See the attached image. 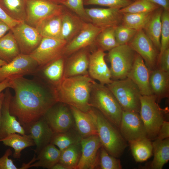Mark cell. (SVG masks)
I'll list each match as a JSON object with an SVG mask.
<instances>
[{
	"label": "cell",
	"instance_id": "1",
	"mask_svg": "<svg viewBox=\"0 0 169 169\" xmlns=\"http://www.w3.org/2000/svg\"><path fill=\"white\" fill-rule=\"evenodd\" d=\"M8 78L10 88L15 92L10 101V113L25 128L28 129L31 125L44 117L58 102L54 87L46 85L38 76L32 79L19 75Z\"/></svg>",
	"mask_w": 169,
	"mask_h": 169
},
{
	"label": "cell",
	"instance_id": "2",
	"mask_svg": "<svg viewBox=\"0 0 169 169\" xmlns=\"http://www.w3.org/2000/svg\"><path fill=\"white\" fill-rule=\"evenodd\" d=\"M94 81L88 74L63 77L53 87L57 102L88 112L91 107L90 99Z\"/></svg>",
	"mask_w": 169,
	"mask_h": 169
},
{
	"label": "cell",
	"instance_id": "3",
	"mask_svg": "<svg viewBox=\"0 0 169 169\" xmlns=\"http://www.w3.org/2000/svg\"><path fill=\"white\" fill-rule=\"evenodd\" d=\"M88 112L95 124L102 146L110 155L120 157L127 144L119 130L96 109L91 107Z\"/></svg>",
	"mask_w": 169,
	"mask_h": 169
},
{
	"label": "cell",
	"instance_id": "4",
	"mask_svg": "<svg viewBox=\"0 0 169 169\" xmlns=\"http://www.w3.org/2000/svg\"><path fill=\"white\" fill-rule=\"evenodd\" d=\"M90 104L91 107L99 111L119 130L123 110L107 86L94 81L91 92Z\"/></svg>",
	"mask_w": 169,
	"mask_h": 169
},
{
	"label": "cell",
	"instance_id": "5",
	"mask_svg": "<svg viewBox=\"0 0 169 169\" xmlns=\"http://www.w3.org/2000/svg\"><path fill=\"white\" fill-rule=\"evenodd\" d=\"M139 114L143 122L147 137L154 140L158 136L160 129L164 120L166 110L161 109L154 95H141Z\"/></svg>",
	"mask_w": 169,
	"mask_h": 169
},
{
	"label": "cell",
	"instance_id": "6",
	"mask_svg": "<svg viewBox=\"0 0 169 169\" xmlns=\"http://www.w3.org/2000/svg\"><path fill=\"white\" fill-rule=\"evenodd\" d=\"M107 87L113 94L123 111L139 113L141 95L137 85L129 78L113 80Z\"/></svg>",
	"mask_w": 169,
	"mask_h": 169
},
{
	"label": "cell",
	"instance_id": "7",
	"mask_svg": "<svg viewBox=\"0 0 169 169\" xmlns=\"http://www.w3.org/2000/svg\"><path fill=\"white\" fill-rule=\"evenodd\" d=\"M136 53L128 44L119 45L109 51L108 59L112 80L127 78L132 69Z\"/></svg>",
	"mask_w": 169,
	"mask_h": 169
},
{
	"label": "cell",
	"instance_id": "8",
	"mask_svg": "<svg viewBox=\"0 0 169 169\" xmlns=\"http://www.w3.org/2000/svg\"><path fill=\"white\" fill-rule=\"evenodd\" d=\"M64 6L47 0H27L25 21L34 27L44 20L61 14Z\"/></svg>",
	"mask_w": 169,
	"mask_h": 169
},
{
	"label": "cell",
	"instance_id": "9",
	"mask_svg": "<svg viewBox=\"0 0 169 169\" xmlns=\"http://www.w3.org/2000/svg\"><path fill=\"white\" fill-rule=\"evenodd\" d=\"M67 44L61 39L43 37L38 46L29 55L37 63L39 69L63 56Z\"/></svg>",
	"mask_w": 169,
	"mask_h": 169
},
{
	"label": "cell",
	"instance_id": "10",
	"mask_svg": "<svg viewBox=\"0 0 169 169\" xmlns=\"http://www.w3.org/2000/svg\"><path fill=\"white\" fill-rule=\"evenodd\" d=\"M128 44L142 58L150 71L158 68L159 52L143 29L137 31Z\"/></svg>",
	"mask_w": 169,
	"mask_h": 169
},
{
	"label": "cell",
	"instance_id": "11",
	"mask_svg": "<svg viewBox=\"0 0 169 169\" xmlns=\"http://www.w3.org/2000/svg\"><path fill=\"white\" fill-rule=\"evenodd\" d=\"M50 108L44 118L54 133L66 131L75 127L74 117L66 104L59 102Z\"/></svg>",
	"mask_w": 169,
	"mask_h": 169
},
{
	"label": "cell",
	"instance_id": "12",
	"mask_svg": "<svg viewBox=\"0 0 169 169\" xmlns=\"http://www.w3.org/2000/svg\"><path fill=\"white\" fill-rule=\"evenodd\" d=\"M39 65L29 54H20L0 67V82L12 76L35 74Z\"/></svg>",
	"mask_w": 169,
	"mask_h": 169
},
{
	"label": "cell",
	"instance_id": "13",
	"mask_svg": "<svg viewBox=\"0 0 169 169\" xmlns=\"http://www.w3.org/2000/svg\"><path fill=\"white\" fill-rule=\"evenodd\" d=\"M11 31L22 54L29 55L38 47L43 38L35 27L25 21H22Z\"/></svg>",
	"mask_w": 169,
	"mask_h": 169
},
{
	"label": "cell",
	"instance_id": "14",
	"mask_svg": "<svg viewBox=\"0 0 169 169\" xmlns=\"http://www.w3.org/2000/svg\"><path fill=\"white\" fill-rule=\"evenodd\" d=\"M119 130L129 143L147 137L146 130L139 113L135 111L123 110Z\"/></svg>",
	"mask_w": 169,
	"mask_h": 169
},
{
	"label": "cell",
	"instance_id": "15",
	"mask_svg": "<svg viewBox=\"0 0 169 169\" xmlns=\"http://www.w3.org/2000/svg\"><path fill=\"white\" fill-rule=\"evenodd\" d=\"M102 30L91 23L85 22L79 33L67 44L63 56L67 57L83 48L95 46L96 38Z\"/></svg>",
	"mask_w": 169,
	"mask_h": 169
},
{
	"label": "cell",
	"instance_id": "16",
	"mask_svg": "<svg viewBox=\"0 0 169 169\" xmlns=\"http://www.w3.org/2000/svg\"><path fill=\"white\" fill-rule=\"evenodd\" d=\"M81 154L76 169H93L98 166L99 150L102 146L97 135L82 138Z\"/></svg>",
	"mask_w": 169,
	"mask_h": 169
},
{
	"label": "cell",
	"instance_id": "17",
	"mask_svg": "<svg viewBox=\"0 0 169 169\" xmlns=\"http://www.w3.org/2000/svg\"><path fill=\"white\" fill-rule=\"evenodd\" d=\"M85 9L91 23L102 29L121 24L122 13L120 12L119 9L94 8Z\"/></svg>",
	"mask_w": 169,
	"mask_h": 169
},
{
	"label": "cell",
	"instance_id": "18",
	"mask_svg": "<svg viewBox=\"0 0 169 169\" xmlns=\"http://www.w3.org/2000/svg\"><path fill=\"white\" fill-rule=\"evenodd\" d=\"M106 54L104 51L99 49L93 51L90 55L88 69L90 76L104 85L109 84L113 81L110 69L105 61Z\"/></svg>",
	"mask_w": 169,
	"mask_h": 169
},
{
	"label": "cell",
	"instance_id": "19",
	"mask_svg": "<svg viewBox=\"0 0 169 169\" xmlns=\"http://www.w3.org/2000/svg\"><path fill=\"white\" fill-rule=\"evenodd\" d=\"M4 93L5 96L2 109L0 139L12 133H17L22 135H25V131L24 128L17 120L16 117L10 113V102L12 95L9 88L6 89Z\"/></svg>",
	"mask_w": 169,
	"mask_h": 169
},
{
	"label": "cell",
	"instance_id": "20",
	"mask_svg": "<svg viewBox=\"0 0 169 169\" xmlns=\"http://www.w3.org/2000/svg\"><path fill=\"white\" fill-rule=\"evenodd\" d=\"M89 47L81 49L69 56L65 63L63 77L88 74L90 54Z\"/></svg>",
	"mask_w": 169,
	"mask_h": 169
},
{
	"label": "cell",
	"instance_id": "21",
	"mask_svg": "<svg viewBox=\"0 0 169 169\" xmlns=\"http://www.w3.org/2000/svg\"><path fill=\"white\" fill-rule=\"evenodd\" d=\"M150 71L142 58L136 53L134 62L127 78L137 86L142 95H153L149 83Z\"/></svg>",
	"mask_w": 169,
	"mask_h": 169
},
{
	"label": "cell",
	"instance_id": "22",
	"mask_svg": "<svg viewBox=\"0 0 169 169\" xmlns=\"http://www.w3.org/2000/svg\"><path fill=\"white\" fill-rule=\"evenodd\" d=\"M85 23L79 17L64 7L62 14L60 39L68 43L79 33Z\"/></svg>",
	"mask_w": 169,
	"mask_h": 169
},
{
	"label": "cell",
	"instance_id": "23",
	"mask_svg": "<svg viewBox=\"0 0 169 169\" xmlns=\"http://www.w3.org/2000/svg\"><path fill=\"white\" fill-rule=\"evenodd\" d=\"M28 129L29 135L36 146L34 151L37 154L50 143L54 134L44 117L31 125Z\"/></svg>",
	"mask_w": 169,
	"mask_h": 169
},
{
	"label": "cell",
	"instance_id": "24",
	"mask_svg": "<svg viewBox=\"0 0 169 169\" xmlns=\"http://www.w3.org/2000/svg\"><path fill=\"white\" fill-rule=\"evenodd\" d=\"M149 83L153 95L158 103L169 95V72L158 68L150 71Z\"/></svg>",
	"mask_w": 169,
	"mask_h": 169
},
{
	"label": "cell",
	"instance_id": "25",
	"mask_svg": "<svg viewBox=\"0 0 169 169\" xmlns=\"http://www.w3.org/2000/svg\"><path fill=\"white\" fill-rule=\"evenodd\" d=\"M62 56L39 69L35 74L42 79H45L53 87L62 79L65 65V58Z\"/></svg>",
	"mask_w": 169,
	"mask_h": 169
},
{
	"label": "cell",
	"instance_id": "26",
	"mask_svg": "<svg viewBox=\"0 0 169 169\" xmlns=\"http://www.w3.org/2000/svg\"><path fill=\"white\" fill-rule=\"evenodd\" d=\"M69 106L74 117L75 127L82 138L97 135L95 125L89 113Z\"/></svg>",
	"mask_w": 169,
	"mask_h": 169
},
{
	"label": "cell",
	"instance_id": "27",
	"mask_svg": "<svg viewBox=\"0 0 169 169\" xmlns=\"http://www.w3.org/2000/svg\"><path fill=\"white\" fill-rule=\"evenodd\" d=\"M163 10L160 7L153 11L143 29L159 52L161 29V16Z\"/></svg>",
	"mask_w": 169,
	"mask_h": 169
},
{
	"label": "cell",
	"instance_id": "28",
	"mask_svg": "<svg viewBox=\"0 0 169 169\" xmlns=\"http://www.w3.org/2000/svg\"><path fill=\"white\" fill-rule=\"evenodd\" d=\"M61 152L54 145L50 143L40 151L36 157L37 161L31 164L29 168L41 167L51 169L54 165L59 162Z\"/></svg>",
	"mask_w": 169,
	"mask_h": 169
},
{
	"label": "cell",
	"instance_id": "29",
	"mask_svg": "<svg viewBox=\"0 0 169 169\" xmlns=\"http://www.w3.org/2000/svg\"><path fill=\"white\" fill-rule=\"evenodd\" d=\"M62 13L44 20L35 27L42 37L60 39Z\"/></svg>",
	"mask_w": 169,
	"mask_h": 169
},
{
	"label": "cell",
	"instance_id": "30",
	"mask_svg": "<svg viewBox=\"0 0 169 169\" xmlns=\"http://www.w3.org/2000/svg\"><path fill=\"white\" fill-rule=\"evenodd\" d=\"M0 142H2L4 145L14 149V151L13 156L16 159L20 158L21 152L23 149L35 145L29 135H22L16 133L10 134L4 138L0 139Z\"/></svg>",
	"mask_w": 169,
	"mask_h": 169
},
{
	"label": "cell",
	"instance_id": "31",
	"mask_svg": "<svg viewBox=\"0 0 169 169\" xmlns=\"http://www.w3.org/2000/svg\"><path fill=\"white\" fill-rule=\"evenodd\" d=\"M152 142L154 158L151 164L153 169H161L169 160V138L161 140L156 139Z\"/></svg>",
	"mask_w": 169,
	"mask_h": 169
},
{
	"label": "cell",
	"instance_id": "32",
	"mask_svg": "<svg viewBox=\"0 0 169 169\" xmlns=\"http://www.w3.org/2000/svg\"><path fill=\"white\" fill-rule=\"evenodd\" d=\"M20 54L17 42L11 31L0 38V59L8 63Z\"/></svg>",
	"mask_w": 169,
	"mask_h": 169
},
{
	"label": "cell",
	"instance_id": "33",
	"mask_svg": "<svg viewBox=\"0 0 169 169\" xmlns=\"http://www.w3.org/2000/svg\"><path fill=\"white\" fill-rule=\"evenodd\" d=\"M129 144L132 156L136 162H143L152 156L153 150L152 143L151 140L147 137Z\"/></svg>",
	"mask_w": 169,
	"mask_h": 169
},
{
	"label": "cell",
	"instance_id": "34",
	"mask_svg": "<svg viewBox=\"0 0 169 169\" xmlns=\"http://www.w3.org/2000/svg\"><path fill=\"white\" fill-rule=\"evenodd\" d=\"M82 138L75 126L66 131L54 133L50 143L57 146L61 151L73 145L80 142Z\"/></svg>",
	"mask_w": 169,
	"mask_h": 169
},
{
	"label": "cell",
	"instance_id": "35",
	"mask_svg": "<svg viewBox=\"0 0 169 169\" xmlns=\"http://www.w3.org/2000/svg\"><path fill=\"white\" fill-rule=\"evenodd\" d=\"M81 154L80 142L73 145L61 152L59 162L69 169H76Z\"/></svg>",
	"mask_w": 169,
	"mask_h": 169
},
{
	"label": "cell",
	"instance_id": "36",
	"mask_svg": "<svg viewBox=\"0 0 169 169\" xmlns=\"http://www.w3.org/2000/svg\"><path fill=\"white\" fill-rule=\"evenodd\" d=\"M27 0H0V6L12 18L25 21Z\"/></svg>",
	"mask_w": 169,
	"mask_h": 169
},
{
	"label": "cell",
	"instance_id": "37",
	"mask_svg": "<svg viewBox=\"0 0 169 169\" xmlns=\"http://www.w3.org/2000/svg\"><path fill=\"white\" fill-rule=\"evenodd\" d=\"M115 27H110L102 29L97 35L95 45L98 49L104 52L109 51L118 46L115 35Z\"/></svg>",
	"mask_w": 169,
	"mask_h": 169
},
{
	"label": "cell",
	"instance_id": "38",
	"mask_svg": "<svg viewBox=\"0 0 169 169\" xmlns=\"http://www.w3.org/2000/svg\"><path fill=\"white\" fill-rule=\"evenodd\" d=\"M152 12L142 13H122L121 24L136 31L143 29Z\"/></svg>",
	"mask_w": 169,
	"mask_h": 169
},
{
	"label": "cell",
	"instance_id": "39",
	"mask_svg": "<svg viewBox=\"0 0 169 169\" xmlns=\"http://www.w3.org/2000/svg\"><path fill=\"white\" fill-rule=\"evenodd\" d=\"M160 7L149 0H136L119 9L122 13H142L152 12Z\"/></svg>",
	"mask_w": 169,
	"mask_h": 169
},
{
	"label": "cell",
	"instance_id": "40",
	"mask_svg": "<svg viewBox=\"0 0 169 169\" xmlns=\"http://www.w3.org/2000/svg\"><path fill=\"white\" fill-rule=\"evenodd\" d=\"M99 153L98 165L101 169H121L120 160L110 155L101 146Z\"/></svg>",
	"mask_w": 169,
	"mask_h": 169
},
{
	"label": "cell",
	"instance_id": "41",
	"mask_svg": "<svg viewBox=\"0 0 169 169\" xmlns=\"http://www.w3.org/2000/svg\"><path fill=\"white\" fill-rule=\"evenodd\" d=\"M161 20V47L159 56L169 48V11L163 10Z\"/></svg>",
	"mask_w": 169,
	"mask_h": 169
},
{
	"label": "cell",
	"instance_id": "42",
	"mask_svg": "<svg viewBox=\"0 0 169 169\" xmlns=\"http://www.w3.org/2000/svg\"><path fill=\"white\" fill-rule=\"evenodd\" d=\"M86 23H91L84 7V0H66L62 4Z\"/></svg>",
	"mask_w": 169,
	"mask_h": 169
},
{
	"label": "cell",
	"instance_id": "43",
	"mask_svg": "<svg viewBox=\"0 0 169 169\" xmlns=\"http://www.w3.org/2000/svg\"><path fill=\"white\" fill-rule=\"evenodd\" d=\"M137 31L121 24L115 27V35L118 45L128 44L135 35Z\"/></svg>",
	"mask_w": 169,
	"mask_h": 169
},
{
	"label": "cell",
	"instance_id": "44",
	"mask_svg": "<svg viewBox=\"0 0 169 169\" xmlns=\"http://www.w3.org/2000/svg\"><path fill=\"white\" fill-rule=\"evenodd\" d=\"M132 2L130 0H84V5H97L119 9Z\"/></svg>",
	"mask_w": 169,
	"mask_h": 169
},
{
	"label": "cell",
	"instance_id": "45",
	"mask_svg": "<svg viewBox=\"0 0 169 169\" xmlns=\"http://www.w3.org/2000/svg\"><path fill=\"white\" fill-rule=\"evenodd\" d=\"M12 154L10 148L6 150L3 156L0 158V169H18L14 164L12 159L9 158V156Z\"/></svg>",
	"mask_w": 169,
	"mask_h": 169
},
{
	"label": "cell",
	"instance_id": "46",
	"mask_svg": "<svg viewBox=\"0 0 169 169\" xmlns=\"http://www.w3.org/2000/svg\"><path fill=\"white\" fill-rule=\"evenodd\" d=\"M158 68L169 72V48L159 56Z\"/></svg>",
	"mask_w": 169,
	"mask_h": 169
},
{
	"label": "cell",
	"instance_id": "47",
	"mask_svg": "<svg viewBox=\"0 0 169 169\" xmlns=\"http://www.w3.org/2000/svg\"><path fill=\"white\" fill-rule=\"evenodd\" d=\"M0 20L6 24L10 28V30L22 21L11 17L0 6Z\"/></svg>",
	"mask_w": 169,
	"mask_h": 169
},
{
	"label": "cell",
	"instance_id": "48",
	"mask_svg": "<svg viewBox=\"0 0 169 169\" xmlns=\"http://www.w3.org/2000/svg\"><path fill=\"white\" fill-rule=\"evenodd\" d=\"M169 137V123L165 120L162 123L159 130L156 139L163 140Z\"/></svg>",
	"mask_w": 169,
	"mask_h": 169
},
{
	"label": "cell",
	"instance_id": "49",
	"mask_svg": "<svg viewBox=\"0 0 169 169\" xmlns=\"http://www.w3.org/2000/svg\"><path fill=\"white\" fill-rule=\"evenodd\" d=\"M149 0L162 7L163 9L169 11V0Z\"/></svg>",
	"mask_w": 169,
	"mask_h": 169
},
{
	"label": "cell",
	"instance_id": "50",
	"mask_svg": "<svg viewBox=\"0 0 169 169\" xmlns=\"http://www.w3.org/2000/svg\"><path fill=\"white\" fill-rule=\"evenodd\" d=\"M10 30V27L5 23L0 20V38Z\"/></svg>",
	"mask_w": 169,
	"mask_h": 169
},
{
	"label": "cell",
	"instance_id": "51",
	"mask_svg": "<svg viewBox=\"0 0 169 169\" xmlns=\"http://www.w3.org/2000/svg\"><path fill=\"white\" fill-rule=\"evenodd\" d=\"M11 84L8 78L0 82V94L7 88H10Z\"/></svg>",
	"mask_w": 169,
	"mask_h": 169
},
{
	"label": "cell",
	"instance_id": "52",
	"mask_svg": "<svg viewBox=\"0 0 169 169\" xmlns=\"http://www.w3.org/2000/svg\"><path fill=\"white\" fill-rule=\"evenodd\" d=\"M4 96V93L3 92L0 94V129L1 124L2 109Z\"/></svg>",
	"mask_w": 169,
	"mask_h": 169
},
{
	"label": "cell",
	"instance_id": "53",
	"mask_svg": "<svg viewBox=\"0 0 169 169\" xmlns=\"http://www.w3.org/2000/svg\"><path fill=\"white\" fill-rule=\"evenodd\" d=\"M51 169H69V168L58 162L54 165Z\"/></svg>",
	"mask_w": 169,
	"mask_h": 169
},
{
	"label": "cell",
	"instance_id": "54",
	"mask_svg": "<svg viewBox=\"0 0 169 169\" xmlns=\"http://www.w3.org/2000/svg\"><path fill=\"white\" fill-rule=\"evenodd\" d=\"M37 158L36 157V156H34L32 160L29 163H28L27 164L24 163H23L22 165L21 168H20L19 169H24L29 168V166L31 164V163L34 162L36 161H37Z\"/></svg>",
	"mask_w": 169,
	"mask_h": 169
},
{
	"label": "cell",
	"instance_id": "55",
	"mask_svg": "<svg viewBox=\"0 0 169 169\" xmlns=\"http://www.w3.org/2000/svg\"><path fill=\"white\" fill-rule=\"evenodd\" d=\"M58 4H62L66 0H47Z\"/></svg>",
	"mask_w": 169,
	"mask_h": 169
},
{
	"label": "cell",
	"instance_id": "56",
	"mask_svg": "<svg viewBox=\"0 0 169 169\" xmlns=\"http://www.w3.org/2000/svg\"><path fill=\"white\" fill-rule=\"evenodd\" d=\"M7 63L5 61L0 59V67Z\"/></svg>",
	"mask_w": 169,
	"mask_h": 169
},
{
	"label": "cell",
	"instance_id": "57",
	"mask_svg": "<svg viewBox=\"0 0 169 169\" xmlns=\"http://www.w3.org/2000/svg\"><path fill=\"white\" fill-rule=\"evenodd\" d=\"M131 0V1H135L136 0Z\"/></svg>",
	"mask_w": 169,
	"mask_h": 169
}]
</instances>
